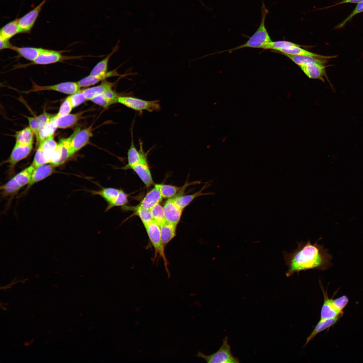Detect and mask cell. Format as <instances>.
Returning a JSON list of instances; mask_svg holds the SVG:
<instances>
[{"instance_id": "4", "label": "cell", "mask_w": 363, "mask_h": 363, "mask_svg": "<svg viewBox=\"0 0 363 363\" xmlns=\"http://www.w3.org/2000/svg\"><path fill=\"white\" fill-rule=\"evenodd\" d=\"M340 252L322 245L317 240L296 257L271 264L247 267L250 281L262 300H274L291 286L309 281L315 274L336 267Z\"/></svg>"}, {"instance_id": "8", "label": "cell", "mask_w": 363, "mask_h": 363, "mask_svg": "<svg viewBox=\"0 0 363 363\" xmlns=\"http://www.w3.org/2000/svg\"><path fill=\"white\" fill-rule=\"evenodd\" d=\"M344 152H339L316 174L303 182L281 201L272 215L269 225L274 229L312 223L323 216L324 192L332 169L338 164Z\"/></svg>"}, {"instance_id": "11", "label": "cell", "mask_w": 363, "mask_h": 363, "mask_svg": "<svg viewBox=\"0 0 363 363\" xmlns=\"http://www.w3.org/2000/svg\"><path fill=\"white\" fill-rule=\"evenodd\" d=\"M286 312L304 318L312 323L342 311V308L312 288L307 281L291 286L272 300Z\"/></svg>"}, {"instance_id": "15", "label": "cell", "mask_w": 363, "mask_h": 363, "mask_svg": "<svg viewBox=\"0 0 363 363\" xmlns=\"http://www.w3.org/2000/svg\"><path fill=\"white\" fill-rule=\"evenodd\" d=\"M37 135L30 128L26 121H14L0 118V145L1 149L26 145L30 147Z\"/></svg>"}, {"instance_id": "2", "label": "cell", "mask_w": 363, "mask_h": 363, "mask_svg": "<svg viewBox=\"0 0 363 363\" xmlns=\"http://www.w3.org/2000/svg\"><path fill=\"white\" fill-rule=\"evenodd\" d=\"M142 0L125 6L55 62V100L80 99L94 89L121 33Z\"/></svg>"}, {"instance_id": "7", "label": "cell", "mask_w": 363, "mask_h": 363, "mask_svg": "<svg viewBox=\"0 0 363 363\" xmlns=\"http://www.w3.org/2000/svg\"><path fill=\"white\" fill-rule=\"evenodd\" d=\"M55 62L56 57L33 64L2 87L0 118L26 121L55 100Z\"/></svg>"}, {"instance_id": "16", "label": "cell", "mask_w": 363, "mask_h": 363, "mask_svg": "<svg viewBox=\"0 0 363 363\" xmlns=\"http://www.w3.org/2000/svg\"><path fill=\"white\" fill-rule=\"evenodd\" d=\"M82 357L85 363H114L111 350L84 351Z\"/></svg>"}, {"instance_id": "14", "label": "cell", "mask_w": 363, "mask_h": 363, "mask_svg": "<svg viewBox=\"0 0 363 363\" xmlns=\"http://www.w3.org/2000/svg\"><path fill=\"white\" fill-rule=\"evenodd\" d=\"M164 346L133 336L111 352L114 363H150Z\"/></svg>"}, {"instance_id": "3", "label": "cell", "mask_w": 363, "mask_h": 363, "mask_svg": "<svg viewBox=\"0 0 363 363\" xmlns=\"http://www.w3.org/2000/svg\"><path fill=\"white\" fill-rule=\"evenodd\" d=\"M202 176L200 169L191 168L180 155L128 145L98 188L106 194H143L183 185Z\"/></svg>"}, {"instance_id": "10", "label": "cell", "mask_w": 363, "mask_h": 363, "mask_svg": "<svg viewBox=\"0 0 363 363\" xmlns=\"http://www.w3.org/2000/svg\"><path fill=\"white\" fill-rule=\"evenodd\" d=\"M208 290L220 324L240 316L262 301L250 281L247 269H240L233 276L209 286Z\"/></svg>"}, {"instance_id": "5", "label": "cell", "mask_w": 363, "mask_h": 363, "mask_svg": "<svg viewBox=\"0 0 363 363\" xmlns=\"http://www.w3.org/2000/svg\"><path fill=\"white\" fill-rule=\"evenodd\" d=\"M353 227H357V223L350 210H341L303 225L286 229L264 227L238 241L233 247L242 262H259L283 255L301 243L315 240L320 234Z\"/></svg>"}, {"instance_id": "9", "label": "cell", "mask_w": 363, "mask_h": 363, "mask_svg": "<svg viewBox=\"0 0 363 363\" xmlns=\"http://www.w3.org/2000/svg\"><path fill=\"white\" fill-rule=\"evenodd\" d=\"M219 325L209 290L205 289L186 310L175 337L166 345V352L175 354L208 342Z\"/></svg>"}, {"instance_id": "12", "label": "cell", "mask_w": 363, "mask_h": 363, "mask_svg": "<svg viewBox=\"0 0 363 363\" xmlns=\"http://www.w3.org/2000/svg\"><path fill=\"white\" fill-rule=\"evenodd\" d=\"M255 334H240L227 340L203 343L175 354L169 355V363H236L243 355Z\"/></svg>"}, {"instance_id": "17", "label": "cell", "mask_w": 363, "mask_h": 363, "mask_svg": "<svg viewBox=\"0 0 363 363\" xmlns=\"http://www.w3.org/2000/svg\"><path fill=\"white\" fill-rule=\"evenodd\" d=\"M150 363H169V354L166 352V345L157 353L155 359Z\"/></svg>"}, {"instance_id": "6", "label": "cell", "mask_w": 363, "mask_h": 363, "mask_svg": "<svg viewBox=\"0 0 363 363\" xmlns=\"http://www.w3.org/2000/svg\"><path fill=\"white\" fill-rule=\"evenodd\" d=\"M30 147L51 157L62 169L100 185L121 161L128 145L100 142H54L37 138Z\"/></svg>"}, {"instance_id": "18", "label": "cell", "mask_w": 363, "mask_h": 363, "mask_svg": "<svg viewBox=\"0 0 363 363\" xmlns=\"http://www.w3.org/2000/svg\"><path fill=\"white\" fill-rule=\"evenodd\" d=\"M353 307L363 312V291H358L357 295H355Z\"/></svg>"}, {"instance_id": "1", "label": "cell", "mask_w": 363, "mask_h": 363, "mask_svg": "<svg viewBox=\"0 0 363 363\" xmlns=\"http://www.w3.org/2000/svg\"><path fill=\"white\" fill-rule=\"evenodd\" d=\"M241 262L242 260L233 245H199L145 257H121L106 250H100L97 266L82 277L91 278L128 272H157L215 285L240 271Z\"/></svg>"}, {"instance_id": "13", "label": "cell", "mask_w": 363, "mask_h": 363, "mask_svg": "<svg viewBox=\"0 0 363 363\" xmlns=\"http://www.w3.org/2000/svg\"><path fill=\"white\" fill-rule=\"evenodd\" d=\"M307 283L317 292L340 306L343 310L353 307L355 295L359 291L336 267L315 274Z\"/></svg>"}]
</instances>
